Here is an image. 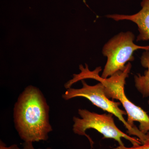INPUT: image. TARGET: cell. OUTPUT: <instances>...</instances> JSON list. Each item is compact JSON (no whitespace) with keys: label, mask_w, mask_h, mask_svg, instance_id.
Masks as SVG:
<instances>
[{"label":"cell","mask_w":149,"mask_h":149,"mask_svg":"<svg viewBox=\"0 0 149 149\" xmlns=\"http://www.w3.org/2000/svg\"><path fill=\"white\" fill-rule=\"evenodd\" d=\"M50 108L39 88L29 85L19 95L13 109L15 127L24 142L47 141L53 128Z\"/></svg>","instance_id":"obj_1"},{"label":"cell","mask_w":149,"mask_h":149,"mask_svg":"<svg viewBox=\"0 0 149 149\" xmlns=\"http://www.w3.org/2000/svg\"><path fill=\"white\" fill-rule=\"evenodd\" d=\"M132 65L130 62L126 64L125 69L116 72L110 77L102 78L100 75L101 71V67L91 71L85 64V67L81 65L79 68L81 72L77 74H73L70 83L74 84L80 80L92 79L101 83L104 87L106 95L108 98L117 100L122 105L127 116V122L132 128H138L134 122L139 123V129L143 134L149 132V116L146 112L141 107L136 105L127 98L125 93V80L129 76Z\"/></svg>","instance_id":"obj_2"},{"label":"cell","mask_w":149,"mask_h":149,"mask_svg":"<svg viewBox=\"0 0 149 149\" xmlns=\"http://www.w3.org/2000/svg\"><path fill=\"white\" fill-rule=\"evenodd\" d=\"M78 114L80 118L74 116L72 130L75 134L85 136L89 140L91 146L94 142L86 131L90 129H95L104 136V139H113L117 141L119 146H123L122 139L130 141L133 146L142 145L139 139L130 137L119 129L115 123L113 115L98 114L87 109H79Z\"/></svg>","instance_id":"obj_3"},{"label":"cell","mask_w":149,"mask_h":149,"mask_svg":"<svg viewBox=\"0 0 149 149\" xmlns=\"http://www.w3.org/2000/svg\"><path fill=\"white\" fill-rule=\"evenodd\" d=\"M134 40L135 35L132 32H121L105 44L102 52L107 58V61L102 73V78H108L123 70L127 63L134 60L135 51H149V45H138L134 43Z\"/></svg>","instance_id":"obj_4"},{"label":"cell","mask_w":149,"mask_h":149,"mask_svg":"<svg viewBox=\"0 0 149 149\" xmlns=\"http://www.w3.org/2000/svg\"><path fill=\"white\" fill-rule=\"evenodd\" d=\"M81 81L83 84L82 88H69L63 94L62 97L65 100L78 97L85 98L94 105L116 116L127 128L129 135L137 136L141 142L145 140L146 134L142 133L139 128L135 129L130 127L123 117L127 115L126 112L119 108L120 103L111 100L107 97L105 94L104 87L101 83L99 82L95 85L91 86L88 85L85 80Z\"/></svg>","instance_id":"obj_5"},{"label":"cell","mask_w":149,"mask_h":149,"mask_svg":"<svg viewBox=\"0 0 149 149\" xmlns=\"http://www.w3.org/2000/svg\"><path fill=\"white\" fill-rule=\"evenodd\" d=\"M141 6V10L134 14H114L106 17L116 21L126 20L133 22L138 26L139 32L136 41H149V0H142Z\"/></svg>","instance_id":"obj_6"},{"label":"cell","mask_w":149,"mask_h":149,"mask_svg":"<svg viewBox=\"0 0 149 149\" xmlns=\"http://www.w3.org/2000/svg\"><path fill=\"white\" fill-rule=\"evenodd\" d=\"M142 66L147 68L143 75L138 74L134 76L135 85L137 90L143 97H149V51H145L141 58ZM149 104V100L148 101Z\"/></svg>","instance_id":"obj_7"},{"label":"cell","mask_w":149,"mask_h":149,"mask_svg":"<svg viewBox=\"0 0 149 149\" xmlns=\"http://www.w3.org/2000/svg\"><path fill=\"white\" fill-rule=\"evenodd\" d=\"M0 149H24L21 148L18 146L16 144L11 145L10 146H7L6 144L1 140L0 141Z\"/></svg>","instance_id":"obj_8"},{"label":"cell","mask_w":149,"mask_h":149,"mask_svg":"<svg viewBox=\"0 0 149 149\" xmlns=\"http://www.w3.org/2000/svg\"><path fill=\"white\" fill-rule=\"evenodd\" d=\"M113 149H143L142 145H138L133 146V147L128 148L123 146H119Z\"/></svg>","instance_id":"obj_9"},{"label":"cell","mask_w":149,"mask_h":149,"mask_svg":"<svg viewBox=\"0 0 149 149\" xmlns=\"http://www.w3.org/2000/svg\"><path fill=\"white\" fill-rule=\"evenodd\" d=\"M24 149H52L51 148H47L45 149H36L33 145V143L31 142H24L23 145Z\"/></svg>","instance_id":"obj_10"},{"label":"cell","mask_w":149,"mask_h":149,"mask_svg":"<svg viewBox=\"0 0 149 149\" xmlns=\"http://www.w3.org/2000/svg\"><path fill=\"white\" fill-rule=\"evenodd\" d=\"M148 137L142 144L143 149H149V132L148 133Z\"/></svg>","instance_id":"obj_11"}]
</instances>
